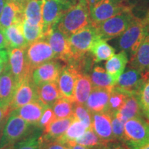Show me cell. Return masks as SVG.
<instances>
[{"instance_id": "cell-53", "label": "cell", "mask_w": 149, "mask_h": 149, "mask_svg": "<svg viewBox=\"0 0 149 149\" xmlns=\"http://www.w3.org/2000/svg\"><path fill=\"white\" fill-rule=\"evenodd\" d=\"M146 73L147 74V75H148V78H149V70L146 72Z\"/></svg>"}, {"instance_id": "cell-2", "label": "cell", "mask_w": 149, "mask_h": 149, "mask_svg": "<svg viewBox=\"0 0 149 149\" xmlns=\"http://www.w3.org/2000/svg\"><path fill=\"white\" fill-rule=\"evenodd\" d=\"M35 128L36 126L31 125L10 112L1 132L0 149H11L18 141L34 133Z\"/></svg>"}, {"instance_id": "cell-25", "label": "cell", "mask_w": 149, "mask_h": 149, "mask_svg": "<svg viewBox=\"0 0 149 149\" xmlns=\"http://www.w3.org/2000/svg\"><path fill=\"white\" fill-rule=\"evenodd\" d=\"M128 62L127 53L122 51L111 57L105 63V70L115 83L121 74L124 72Z\"/></svg>"}, {"instance_id": "cell-21", "label": "cell", "mask_w": 149, "mask_h": 149, "mask_svg": "<svg viewBox=\"0 0 149 149\" xmlns=\"http://www.w3.org/2000/svg\"><path fill=\"white\" fill-rule=\"evenodd\" d=\"M23 6L14 2H6L0 15V29L4 30L24 20Z\"/></svg>"}, {"instance_id": "cell-27", "label": "cell", "mask_w": 149, "mask_h": 149, "mask_svg": "<svg viewBox=\"0 0 149 149\" xmlns=\"http://www.w3.org/2000/svg\"><path fill=\"white\" fill-rule=\"evenodd\" d=\"M38 100L46 105L51 107L59 98L61 97L57 82L44 83L36 86Z\"/></svg>"}, {"instance_id": "cell-31", "label": "cell", "mask_w": 149, "mask_h": 149, "mask_svg": "<svg viewBox=\"0 0 149 149\" xmlns=\"http://www.w3.org/2000/svg\"><path fill=\"white\" fill-rule=\"evenodd\" d=\"M86 130L87 128L82 122L74 118L65 133L57 141L68 146L72 143H74L76 139L81 137Z\"/></svg>"}, {"instance_id": "cell-46", "label": "cell", "mask_w": 149, "mask_h": 149, "mask_svg": "<svg viewBox=\"0 0 149 149\" xmlns=\"http://www.w3.org/2000/svg\"><path fill=\"white\" fill-rule=\"evenodd\" d=\"M68 146L70 147L71 149H90L86 146H81V145L76 144V143H72V144L68 145Z\"/></svg>"}, {"instance_id": "cell-45", "label": "cell", "mask_w": 149, "mask_h": 149, "mask_svg": "<svg viewBox=\"0 0 149 149\" xmlns=\"http://www.w3.org/2000/svg\"><path fill=\"white\" fill-rule=\"evenodd\" d=\"M0 48L6 49L8 48V44L6 40L4 35L1 29H0Z\"/></svg>"}, {"instance_id": "cell-51", "label": "cell", "mask_w": 149, "mask_h": 149, "mask_svg": "<svg viewBox=\"0 0 149 149\" xmlns=\"http://www.w3.org/2000/svg\"><path fill=\"white\" fill-rule=\"evenodd\" d=\"M134 149H149V142L146 143V144L141 145V146L137 147V148H134Z\"/></svg>"}, {"instance_id": "cell-20", "label": "cell", "mask_w": 149, "mask_h": 149, "mask_svg": "<svg viewBox=\"0 0 149 149\" xmlns=\"http://www.w3.org/2000/svg\"><path fill=\"white\" fill-rule=\"evenodd\" d=\"M74 118L72 116L65 119H55L43 129L40 139L42 141H57L65 133Z\"/></svg>"}, {"instance_id": "cell-16", "label": "cell", "mask_w": 149, "mask_h": 149, "mask_svg": "<svg viewBox=\"0 0 149 149\" xmlns=\"http://www.w3.org/2000/svg\"><path fill=\"white\" fill-rule=\"evenodd\" d=\"M91 128L100 138L105 142L114 141L112 132L111 115L107 112L92 113Z\"/></svg>"}, {"instance_id": "cell-44", "label": "cell", "mask_w": 149, "mask_h": 149, "mask_svg": "<svg viewBox=\"0 0 149 149\" xmlns=\"http://www.w3.org/2000/svg\"><path fill=\"white\" fill-rule=\"evenodd\" d=\"M8 55L6 49L0 48V63L8 62Z\"/></svg>"}, {"instance_id": "cell-38", "label": "cell", "mask_w": 149, "mask_h": 149, "mask_svg": "<svg viewBox=\"0 0 149 149\" xmlns=\"http://www.w3.org/2000/svg\"><path fill=\"white\" fill-rule=\"evenodd\" d=\"M111 115L112 132L115 141L124 142V124L121 119L115 113Z\"/></svg>"}, {"instance_id": "cell-10", "label": "cell", "mask_w": 149, "mask_h": 149, "mask_svg": "<svg viewBox=\"0 0 149 149\" xmlns=\"http://www.w3.org/2000/svg\"><path fill=\"white\" fill-rule=\"evenodd\" d=\"M25 54L31 71L35 67L55 59L53 50L44 39L29 44L25 49Z\"/></svg>"}, {"instance_id": "cell-12", "label": "cell", "mask_w": 149, "mask_h": 149, "mask_svg": "<svg viewBox=\"0 0 149 149\" xmlns=\"http://www.w3.org/2000/svg\"><path fill=\"white\" fill-rule=\"evenodd\" d=\"M147 79H148V77L146 72L128 67V69L117 79L114 88L128 95H137L141 85Z\"/></svg>"}, {"instance_id": "cell-29", "label": "cell", "mask_w": 149, "mask_h": 149, "mask_svg": "<svg viewBox=\"0 0 149 149\" xmlns=\"http://www.w3.org/2000/svg\"><path fill=\"white\" fill-rule=\"evenodd\" d=\"M94 62L98 63L102 61L108 60L115 55V50L108 44L106 40L99 38L95 41L90 49Z\"/></svg>"}, {"instance_id": "cell-48", "label": "cell", "mask_w": 149, "mask_h": 149, "mask_svg": "<svg viewBox=\"0 0 149 149\" xmlns=\"http://www.w3.org/2000/svg\"><path fill=\"white\" fill-rule=\"evenodd\" d=\"M99 0H85V1L87 3V5H88V6L89 7V8H91V7H92L95 3L97 2Z\"/></svg>"}, {"instance_id": "cell-30", "label": "cell", "mask_w": 149, "mask_h": 149, "mask_svg": "<svg viewBox=\"0 0 149 149\" xmlns=\"http://www.w3.org/2000/svg\"><path fill=\"white\" fill-rule=\"evenodd\" d=\"M89 76L93 87L112 90L115 84V82L107 70L102 66H95L93 67L91 75Z\"/></svg>"}, {"instance_id": "cell-8", "label": "cell", "mask_w": 149, "mask_h": 149, "mask_svg": "<svg viewBox=\"0 0 149 149\" xmlns=\"http://www.w3.org/2000/svg\"><path fill=\"white\" fill-rule=\"evenodd\" d=\"M72 5L69 0H43L42 13L44 34L57 26Z\"/></svg>"}, {"instance_id": "cell-18", "label": "cell", "mask_w": 149, "mask_h": 149, "mask_svg": "<svg viewBox=\"0 0 149 149\" xmlns=\"http://www.w3.org/2000/svg\"><path fill=\"white\" fill-rule=\"evenodd\" d=\"M46 106L40 100L32 102L11 112L17 115L31 125L36 126Z\"/></svg>"}, {"instance_id": "cell-7", "label": "cell", "mask_w": 149, "mask_h": 149, "mask_svg": "<svg viewBox=\"0 0 149 149\" xmlns=\"http://www.w3.org/2000/svg\"><path fill=\"white\" fill-rule=\"evenodd\" d=\"M149 142V123L144 117H135L124 124V143L132 149Z\"/></svg>"}, {"instance_id": "cell-43", "label": "cell", "mask_w": 149, "mask_h": 149, "mask_svg": "<svg viewBox=\"0 0 149 149\" xmlns=\"http://www.w3.org/2000/svg\"><path fill=\"white\" fill-rule=\"evenodd\" d=\"M102 149H132L126 143L122 141H114L108 142Z\"/></svg>"}, {"instance_id": "cell-33", "label": "cell", "mask_w": 149, "mask_h": 149, "mask_svg": "<svg viewBox=\"0 0 149 149\" xmlns=\"http://www.w3.org/2000/svg\"><path fill=\"white\" fill-rule=\"evenodd\" d=\"M74 102L64 97L59 98L51 106L56 119H65L74 116Z\"/></svg>"}, {"instance_id": "cell-22", "label": "cell", "mask_w": 149, "mask_h": 149, "mask_svg": "<svg viewBox=\"0 0 149 149\" xmlns=\"http://www.w3.org/2000/svg\"><path fill=\"white\" fill-rule=\"evenodd\" d=\"M17 84L7 63L6 68L0 74V102L10 106Z\"/></svg>"}, {"instance_id": "cell-47", "label": "cell", "mask_w": 149, "mask_h": 149, "mask_svg": "<svg viewBox=\"0 0 149 149\" xmlns=\"http://www.w3.org/2000/svg\"><path fill=\"white\" fill-rule=\"evenodd\" d=\"M5 1L6 2H14L21 5L22 6H24V3H25L27 0H5Z\"/></svg>"}, {"instance_id": "cell-9", "label": "cell", "mask_w": 149, "mask_h": 149, "mask_svg": "<svg viewBox=\"0 0 149 149\" xmlns=\"http://www.w3.org/2000/svg\"><path fill=\"white\" fill-rule=\"evenodd\" d=\"M45 40L53 50L55 59L68 64L72 59L68 37L60 32L57 26L53 27L44 34Z\"/></svg>"}, {"instance_id": "cell-28", "label": "cell", "mask_w": 149, "mask_h": 149, "mask_svg": "<svg viewBox=\"0 0 149 149\" xmlns=\"http://www.w3.org/2000/svg\"><path fill=\"white\" fill-rule=\"evenodd\" d=\"M43 0H27L23 6L24 19L32 25L43 26Z\"/></svg>"}, {"instance_id": "cell-37", "label": "cell", "mask_w": 149, "mask_h": 149, "mask_svg": "<svg viewBox=\"0 0 149 149\" xmlns=\"http://www.w3.org/2000/svg\"><path fill=\"white\" fill-rule=\"evenodd\" d=\"M40 134L35 131L26 138L16 143L11 149H41Z\"/></svg>"}, {"instance_id": "cell-3", "label": "cell", "mask_w": 149, "mask_h": 149, "mask_svg": "<svg viewBox=\"0 0 149 149\" xmlns=\"http://www.w3.org/2000/svg\"><path fill=\"white\" fill-rule=\"evenodd\" d=\"M136 18L137 17L134 15L132 10H126L94 26L100 38L107 41L120 36L133 23Z\"/></svg>"}, {"instance_id": "cell-40", "label": "cell", "mask_w": 149, "mask_h": 149, "mask_svg": "<svg viewBox=\"0 0 149 149\" xmlns=\"http://www.w3.org/2000/svg\"><path fill=\"white\" fill-rule=\"evenodd\" d=\"M55 119L52 108L51 107H46L37 123V127L40 129H44Z\"/></svg>"}, {"instance_id": "cell-39", "label": "cell", "mask_w": 149, "mask_h": 149, "mask_svg": "<svg viewBox=\"0 0 149 149\" xmlns=\"http://www.w3.org/2000/svg\"><path fill=\"white\" fill-rule=\"evenodd\" d=\"M139 103L143 109V112L149 108V78L146 79L143 84L141 85L138 93Z\"/></svg>"}, {"instance_id": "cell-36", "label": "cell", "mask_w": 149, "mask_h": 149, "mask_svg": "<svg viewBox=\"0 0 149 149\" xmlns=\"http://www.w3.org/2000/svg\"><path fill=\"white\" fill-rule=\"evenodd\" d=\"M73 114L74 118L82 122L87 129L91 128L92 113L86 107L84 104L74 103Z\"/></svg>"}, {"instance_id": "cell-49", "label": "cell", "mask_w": 149, "mask_h": 149, "mask_svg": "<svg viewBox=\"0 0 149 149\" xmlns=\"http://www.w3.org/2000/svg\"><path fill=\"white\" fill-rule=\"evenodd\" d=\"M7 63L8 62H6V63H0V74L2 73L3 70L6 69L7 66Z\"/></svg>"}, {"instance_id": "cell-15", "label": "cell", "mask_w": 149, "mask_h": 149, "mask_svg": "<svg viewBox=\"0 0 149 149\" xmlns=\"http://www.w3.org/2000/svg\"><path fill=\"white\" fill-rule=\"evenodd\" d=\"M79 70L71 64H65L57 79V86L62 97L74 102V93Z\"/></svg>"}, {"instance_id": "cell-35", "label": "cell", "mask_w": 149, "mask_h": 149, "mask_svg": "<svg viewBox=\"0 0 149 149\" xmlns=\"http://www.w3.org/2000/svg\"><path fill=\"white\" fill-rule=\"evenodd\" d=\"M128 95L113 87L110 93L107 113L110 114L117 113L123 107Z\"/></svg>"}, {"instance_id": "cell-5", "label": "cell", "mask_w": 149, "mask_h": 149, "mask_svg": "<svg viewBox=\"0 0 149 149\" xmlns=\"http://www.w3.org/2000/svg\"><path fill=\"white\" fill-rule=\"evenodd\" d=\"M148 32L149 24L146 19L137 17L133 23L120 36L119 48L126 53L129 52L131 57Z\"/></svg>"}, {"instance_id": "cell-32", "label": "cell", "mask_w": 149, "mask_h": 149, "mask_svg": "<svg viewBox=\"0 0 149 149\" xmlns=\"http://www.w3.org/2000/svg\"><path fill=\"white\" fill-rule=\"evenodd\" d=\"M74 143L90 149H102L107 144L97 135L92 128L87 129L81 137L76 139Z\"/></svg>"}, {"instance_id": "cell-13", "label": "cell", "mask_w": 149, "mask_h": 149, "mask_svg": "<svg viewBox=\"0 0 149 149\" xmlns=\"http://www.w3.org/2000/svg\"><path fill=\"white\" fill-rule=\"evenodd\" d=\"M25 49L15 48L7 50L8 67L17 84L31 77V71L26 58Z\"/></svg>"}, {"instance_id": "cell-41", "label": "cell", "mask_w": 149, "mask_h": 149, "mask_svg": "<svg viewBox=\"0 0 149 149\" xmlns=\"http://www.w3.org/2000/svg\"><path fill=\"white\" fill-rule=\"evenodd\" d=\"M10 113V106L0 102V130H2Z\"/></svg>"}, {"instance_id": "cell-11", "label": "cell", "mask_w": 149, "mask_h": 149, "mask_svg": "<svg viewBox=\"0 0 149 149\" xmlns=\"http://www.w3.org/2000/svg\"><path fill=\"white\" fill-rule=\"evenodd\" d=\"M64 64L55 59L48 61L33 68L31 72V79L36 86L44 83L57 82Z\"/></svg>"}, {"instance_id": "cell-24", "label": "cell", "mask_w": 149, "mask_h": 149, "mask_svg": "<svg viewBox=\"0 0 149 149\" xmlns=\"http://www.w3.org/2000/svg\"><path fill=\"white\" fill-rule=\"evenodd\" d=\"M22 22L23 21L13 24L2 31L8 44L7 50L15 48H26L29 45L23 33Z\"/></svg>"}, {"instance_id": "cell-14", "label": "cell", "mask_w": 149, "mask_h": 149, "mask_svg": "<svg viewBox=\"0 0 149 149\" xmlns=\"http://www.w3.org/2000/svg\"><path fill=\"white\" fill-rule=\"evenodd\" d=\"M36 100H38L36 86L31 77L26 78L17 86L10 104V112Z\"/></svg>"}, {"instance_id": "cell-4", "label": "cell", "mask_w": 149, "mask_h": 149, "mask_svg": "<svg viewBox=\"0 0 149 149\" xmlns=\"http://www.w3.org/2000/svg\"><path fill=\"white\" fill-rule=\"evenodd\" d=\"M99 36L95 27L90 24L68 37L72 59L70 61L83 58L90 53V49ZM69 63V62H68Z\"/></svg>"}, {"instance_id": "cell-17", "label": "cell", "mask_w": 149, "mask_h": 149, "mask_svg": "<svg viewBox=\"0 0 149 149\" xmlns=\"http://www.w3.org/2000/svg\"><path fill=\"white\" fill-rule=\"evenodd\" d=\"M111 90L93 87L84 105L91 113L107 112Z\"/></svg>"}, {"instance_id": "cell-19", "label": "cell", "mask_w": 149, "mask_h": 149, "mask_svg": "<svg viewBox=\"0 0 149 149\" xmlns=\"http://www.w3.org/2000/svg\"><path fill=\"white\" fill-rule=\"evenodd\" d=\"M128 63V67L141 72H146L149 70V32Z\"/></svg>"}, {"instance_id": "cell-52", "label": "cell", "mask_w": 149, "mask_h": 149, "mask_svg": "<svg viewBox=\"0 0 149 149\" xmlns=\"http://www.w3.org/2000/svg\"><path fill=\"white\" fill-rule=\"evenodd\" d=\"M5 3H6L5 0H0V15H1V12H2Z\"/></svg>"}, {"instance_id": "cell-55", "label": "cell", "mask_w": 149, "mask_h": 149, "mask_svg": "<svg viewBox=\"0 0 149 149\" xmlns=\"http://www.w3.org/2000/svg\"><path fill=\"white\" fill-rule=\"evenodd\" d=\"M66 149H71V148H70V147H69V146H67Z\"/></svg>"}, {"instance_id": "cell-50", "label": "cell", "mask_w": 149, "mask_h": 149, "mask_svg": "<svg viewBox=\"0 0 149 149\" xmlns=\"http://www.w3.org/2000/svg\"><path fill=\"white\" fill-rule=\"evenodd\" d=\"M144 117L147 122L149 123V108L144 111Z\"/></svg>"}, {"instance_id": "cell-23", "label": "cell", "mask_w": 149, "mask_h": 149, "mask_svg": "<svg viewBox=\"0 0 149 149\" xmlns=\"http://www.w3.org/2000/svg\"><path fill=\"white\" fill-rule=\"evenodd\" d=\"M124 122L135 117H143L144 112L139 103L137 94L128 95L123 107L120 111L115 113Z\"/></svg>"}, {"instance_id": "cell-34", "label": "cell", "mask_w": 149, "mask_h": 149, "mask_svg": "<svg viewBox=\"0 0 149 149\" xmlns=\"http://www.w3.org/2000/svg\"><path fill=\"white\" fill-rule=\"evenodd\" d=\"M23 33L28 44L37 42L44 39V30L43 26L32 25L24 19L22 22Z\"/></svg>"}, {"instance_id": "cell-54", "label": "cell", "mask_w": 149, "mask_h": 149, "mask_svg": "<svg viewBox=\"0 0 149 149\" xmlns=\"http://www.w3.org/2000/svg\"><path fill=\"white\" fill-rule=\"evenodd\" d=\"M1 132H2V130H0V138H1Z\"/></svg>"}, {"instance_id": "cell-1", "label": "cell", "mask_w": 149, "mask_h": 149, "mask_svg": "<svg viewBox=\"0 0 149 149\" xmlns=\"http://www.w3.org/2000/svg\"><path fill=\"white\" fill-rule=\"evenodd\" d=\"M90 24V8L85 0H78L68 9L56 26L68 37Z\"/></svg>"}, {"instance_id": "cell-26", "label": "cell", "mask_w": 149, "mask_h": 149, "mask_svg": "<svg viewBox=\"0 0 149 149\" xmlns=\"http://www.w3.org/2000/svg\"><path fill=\"white\" fill-rule=\"evenodd\" d=\"M93 89L89 74L79 72L76 79L74 93V103L85 104Z\"/></svg>"}, {"instance_id": "cell-6", "label": "cell", "mask_w": 149, "mask_h": 149, "mask_svg": "<svg viewBox=\"0 0 149 149\" xmlns=\"http://www.w3.org/2000/svg\"><path fill=\"white\" fill-rule=\"evenodd\" d=\"M129 10L132 6L126 0H99L90 8L91 24L95 26Z\"/></svg>"}, {"instance_id": "cell-42", "label": "cell", "mask_w": 149, "mask_h": 149, "mask_svg": "<svg viewBox=\"0 0 149 149\" xmlns=\"http://www.w3.org/2000/svg\"><path fill=\"white\" fill-rule=\"evenodd\" d=\"M40 141L41 149H66V145L61 144L57 141Z\"/></svg>"}]
</instances>
